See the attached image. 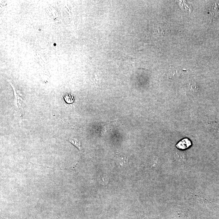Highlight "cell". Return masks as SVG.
<instances>
[{
  "label": "cell",
  "instance_id": "obj_1",
  "mask_svg": "<svg viewBox=\"0 0 219 219\" xmlns=\"http://www.w3.org/2000/svg\"><path fill=\"white\" fill-rule=\"evenodd\" d=\"M183 69L175 66L170 67L169 69V77L171 78H178L183 73Z\"/></svg>",
  "mask_w": 219,
  "mask_h": 219
},
{
  "label": "cell",
  "instance_id": "obj_2",
  "mask_svg": "<svg viewBox=\"0 0 219 219\" xmlns=\"http://www.w3.org/2000/svg\"><path fill=\"white\" fill-rule=\"evenodd\" d=\"M116 162L119 166L124 167L128 164V158L125 156H119L116 158Z\"/></svg>",
  "mask_w": 219,
  "mask_h": 219
},
{
  "label": "cell",
  "instance_id": "obj_3",
  "mask_svg": "<svg viewBox=\"0 0 219 219\" xmlns=\"http://www.w3.org/2000/svg\"><path fill=\"white\" fill-rule=\"evenodd\" d=\"M188 91L191 94H195L199 91V86L195 82H191L188 85Z\"/></svg>",
  "mask_w": 219,
  "mask_h": 219
},
{
  "label": "cell",
  "instance_id": "obj_4",
  "mask_svg": "<svg viewBox=\"0 0 219 219\" xmlns=\"http://www.w3.org/2000/svg\"><path fill=\"white\" fill-rule=\"evenodd\" d=\"M191 145V142L188 140L184 139L181 141L177 145L179 149H184L188 148Z\"/></svg>",
  "mask_w": 219,
  "mask_h": 219
},
{
  "label": "cell",
  "instance_id": "obj_5",
  "mask_svg": "<svg viewBox=\"0 0 219 219\" xmlns=\"http://www.w3.org/2000/svg\"><path fill=\"white\" fill-rule=\"evenodd\" d=\"M174 157L178 161H184L186 159V155L183 152L178 151L174 154Z\"/></svg>",
  "mask_w": 219,
  "mask_h": 219
},
{
  "label": "cell",
  "instance_id": "obj_6",
  "mask_svg": "<svg viewBox=\"0 0 219 219\" xmlns=\"http://www.w3.org/2000/svg\"><path fill=\"white\" fill-rule=\"evenodd\" d=\"M72 144H73L76 147L78 148L79 151L81 150V141L78 138H72L69 140Z\"/></svg>",
  "mask_w": 219,
  "mask_h": 219
},
{
  "label": "cell",
  "instance_id": "obj_7",
  "mask_svg": "<svg viewBox=\"0 0 219 219\" xmlns=\"http://www.w3.org/2000/svg\"><path fill=\"white\" fill-rule=\"evenodd\" d=\"M212 12L213 13L214 16H217L219 14V2L215 3L212 6Z\"/></svg>",
  "mask_w": 219,
  "mask_h": 219
},
{
  "label": "cell",
  "instance_id": "obj_8",
  "mask_svg": "<svg viewBox=\"0 0 219 219\" xmlns=\"http://www.w3.org/2000/svg\"><path fill=\"white\" fill-rule=\"evenodd\" d=\"M64 97V100L67 103H72L74 101V98L71 94H66Z\"/></svg>",
  "mask_w": 219,
  "mask_h": 219
}]
</instances>
